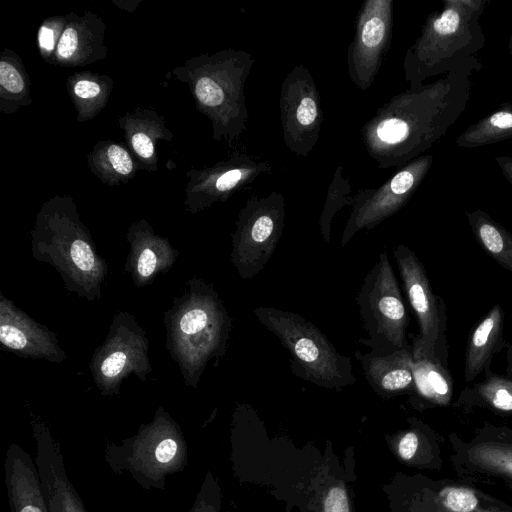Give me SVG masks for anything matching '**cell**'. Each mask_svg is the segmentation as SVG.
I'll list each match as a JSON object with an SVG mask.
<instances>
[{
	"mask_svg": "<svg viewBox=\"0 0 512 512\" xmlns=\"http://www.w3.org/2000/svg\"><path fill=\"white\" fill-rule=\"evenodd\" d=\"M127 240L130 250L125 271L139 287L150 284L156 276L167 272L179 254L166 238L155 235L145 222L133 225L127 233Z\"/></svg>",
	"mask_w": 512,
	"mask_h": 512,
	"instance_id": "ac0fdd59",
	"label": "cell"
},
{
	"mask_svg": "<svg viewBox=\"0 0 512 512\" xmlns=\"http://www.w3.org/2000/svg\"><path fill=\"white\" fill-rule=\"evenodd\" d=\"M448 442L449 459L459 479L512 481V427L484 422L469 439L451 432Z\"/></svg>",
	"mask_w": 512,
	"mask_h": 512,
	"instance_id": "8fae6325",
	"label": "cell"
},
{
	"mask_svg": "<svg viewBox=\"0 0 512 512\" xmlns=\"http://www.w3.org/2000/svg\"><path fill=\"white\" fill-rule=\"evenodd\" d=\"M507 377L512 380V339L507 350Z\"/></svg>",
	"mask_w": 512,
	"mask_h": 512,
	"instance_id": "8d00e7d4",
	"label": "cell"
},
{
	"mask_svg": "<svg viewBox=\"0 0 512 512\" xmlns=\"http://www.w3.org/2000/svg\"><path fill=\"white\" fill-rule=\"evenodd\" d=\"M0 343L20 357L61 363L66 353L54 332L36 322L10 299L0 294Z\"/></svg>",
	"mask_w": 512,
	"mask_h": 512,
	"instance_id": "2e32d148",
	"label": "cell"
},
{
	"mask_svg": "<svg viewBox=\"0 0 512 512\" xmlns=\"http://www.w3.org/2000/svg\"><path fill=\"white\" fill-rule=\"evenodd\" d=\"M148 339L134 315L120 311L113 316L104 342L90 361L94 382L102 396H114L122 382L135 374L141 381L152 372Z\"/></svg>",
	"mask_w": 512,
	"mask_h": 512,
	"instance_id": "9c48e42d",
	"label": "cell"
},
{
	"mask_svg": "<svg viewBox=\"0 0 512 512\" xmlns=\"http://www.w3.org/2000/svg\"><path fill=\"white\" fill-rule=\"evenodd\" d=\"M392 0H367L358 13L347 51L349 79L362 91L373 84L392 36Z\"/></svg>",
	"mask_w": 512,
	"mask_h": 512,
	"instance_id": "5bb4252c",
	"label": "cell"
},
{
	"mask_svg": "<svg viewBox=\"0 0 512 512\" xmlns=\"http://www.w3.org/2000/svg\"><path fill=\"white\" fill-rule=\"evenodd\" d=\"M271 171L270 164L258 156L236 151L205 174L200 189L198 208L225 201L233 193L252 184L262 174Z\"/></svg>",
	"mask_w": 512,
	"mask_h": 512,
	"instance_id": "d6986e66",
	"label": "cell"
},
{
	"mask_svg": "<svg viewBox=\"0 0 512 512\" xmlns=\"http://www.w3.org/2000/svg\"><path fill=\"white\" fill-rule=\"evenodd\" d=\"M368 384L380 394H398L414 390V358L404 348L388 354L355 352Z\"/></svg>",
	"mask_w": 512,
	"mask_h": 512,
	"instance_id": "44dd1931",
	"label": "cell"
},
{
	"mask_svg": "<svg viewBox=\"0 0 512 512\" xmlns=\"http://www.w3.org/2000/svg\"><path fill=\"white\" fill-rule=\"evenodd\" d=\"M455 406L466 411L484 409L512 418V380L487 369L482 382L461 391Z\"/></svg>",
	"mask_w": 512,
	"mask_h": 512,
	"instance_id": "603a6c76",
	"label": "cell"
},
{
	"mask_svg": "<svg viewBox=\"0 0 512 512\" xmlns=\"http://www.w3.org/2000/svg\"><path fill=\"white\" fill-rule=\"evenodd\" d=\"M132 147L143 159H149L154 153V146L151 139L144 133L138 132L132 136Z\"/></svg>",
	"mask_w": 512,
	"mask_h": 512,
	"instance_id": "4dcf8cb0",
	"label": "cell"
},
{
	"mask_svg": "<svg viewBox=\"0 0 512 512\" xmlns=\"http://www.w3.org/2000/svg\"><path fill=\"white\" fill-rule=\"evenodd\" d=\"M39 46L42 50L50 52L55 47V31L49 26L43 25L38 34Z\"/></svg>",
	"mask_w": 512,
	"mask_h": 512,
	"instance_id": "e575fe53",
	"label": "cell"
},
{
	"mask_svg": "<svg viewBox=\"0 0 512 512\" xmlns=\"http://www.w3.org/2000/svg\"><path fill=\"white\" fill-rule=\"evenodd\" d=\"M0 84L11 94H18L24 90V80L19 71L10 63H0Z\"/></svg>",
	"mask_w": 512,
	"mask_h": 512,
	"instance_id": "4316f807",
	"label": "cell"
},
{
	"mask_svg": "<svg viewBox=\"0 0 512 512\" xmlns=\"http://www.w3.org/2000/svg\"><path fill=\"white\" fill-rule=\"evenodd\" d=\"M432 91L411 88L381 106L361 128L368 155L378 168L402 166L427 147Z\"/></svg>",
	"mask_w": 512,
	"mask_h": 512,
	"instance_id": "277c9868",
	"label": "cell"
},
{
	"mask_svg": "<svg viewBox=\"0 0 512 512\" xmlns=\"http://www.w3.org/2000/svg\"><path fill=\"white\" fill-rule=\"evenodd\" d=\"M285 199L276 191L251 196L240 210L232 233L231 262L242 279L264 269L285 227Z\"/></svg>",
	"mask_w": 512,
	"mask_h": 512,
	"instance_id": "ba28073f",
	"label": "cell"
},
{
	"mask_svg": "<svg viewBox=\"0 0 512 512\" xmlns=\"http://www.w3.org/2000/svg\"><path fill=\"white\" fill-rule=\"evenodd\" d=\"M104 459L111 470L127 471L143 489L163 490L169 475L188 464V448L179 424L162 407L153 419L120 444L106 442Z\"/></svg>",
	"mask_w": 512,
	"mask_h": 512,
	"instance_id": "3957f363",
	"label": "cell"
},
{
	"mask_svg": "<svg viewBox=\"0 0 512 512\" xmlns=\"http://www.w3.org/2000/svg\"><path fill=\"white\" fill-rule=\"evenodd\" d=\"M414 390L417 396L433 406H447L453 396L450 372L437 356L414 359Z\"/></svg>",
	"mask_w": 512,
	"mask_h": 512,
	"instance_id": "cb8c5ba5",
	"label": "cell"
},
{
	"mask_svg": "<svg viewBox=\"0 0 512 512\" xmlns=\"http://www.w3.org/2000/svg\"><path fill=\"white\" fill-rule=\"evenodd\" d=\"M500 165L507 175V178L512 182V161H507V159H499Z\"/></svg>",
	"mask_w": 512,
	"mask_h": 512,
	"instance_id": "d590c367",
	"label": "cell"
},
{
	"mask_svg": "<svg viewBox=\"0 0 512 512\" xmlns=\"http://www.w3.org/2000/svg\"><path fill=\"white\" fill-rule=\"evenodd\" d=\"M100 86L92 80L82 79L75 83L74 93L81 99H91L100 94Z\"/></svg>",
	"mask_w": 512,
	"mask_h": 512,
	"instance_id": "d6a6232c",
	"label": "cell"
},
{
	"mask_svg": "<svg viewBox=\"0 0 512 512\" xmlns=\"http://www.w3.org/2000/svg\"><path fill=\"white\" fill-rule=\"evenodd\" d=\"M350 193V179L343 175V167L341 164H338L329 185L324 206L319 217L321 236L326 244H328L331 239V226L334 215L345 206H352L353 199Z\"/></svg>",
	"mask_w": 512,
	"mask_h": 512,
	"instance_id": "484cf974",
	"label": "cell"
},
{
	"mask_svg": "<svg viewBox=\"0 0 512 512\" xmlns=\"http://www.w3.org/2000/svg\"><path fill=\"white\" fill-rule=\"evenodd\" d=\"M210 484L208 480L204 482L198 493L191 509L187 512H215L214 506L210 501Z\"/></svg>",
	"mask_w": 512,
	"mask_h": 512,
	"instance_id": "1f68e13d",
	"label": "cell"
},
{
	"mask_svg": "<svg viewBox=\"0 0 512 512\" xmlns=\"http://www.w3.org/2000/svg\"><path fill=\"white\" fill-rule=\"evenodd\" d=\"M255 64L244 50L228 49L207 59L195 82V95L213 121L214 137L229 142L246 130L249 114L245 83Z\"/></svg>",
	"mask_w": 512,
	"mask_h": 512,
	"instance_id": "8992f818",
	"label": "cell"
},
{
	"mask_svg": "<svg viewBox=\"0 0 512 512\" xmlns=\"http://www.w3.org/2000/svg\"><path fill=\"white\" fill-rule=\"evenodd\" d=\"M4 474L11 512H49L36 463L20 445L8 446Z\"/></svg>",
	"mask_w": 512,
	"mask_h": 512,
	"instance_id": "ffe728a7",
	"label": "cell"
},
{
	"mask_svg": "<svg viewBox=\"0 0 512 512\" xmlns=\"http://www.w3.org/2000/svg\"><path fill=\"white\" fill-rule=\"evenodd\" d=\"M31 235L32 256L58 271L66 291L88 301L101 298L108 267L75 211L44 209Z\"/></svg>",
	"mask_w": 512,
	"mask_h": 512,
	"instance_id": "7a4b0ae2",
	"label": "cell"
},
{
	"mask_svg": "<svg viewBox=\"0 0 512 512\" xmlns=\"http://www.w3.org/2000/svg\"><path fill=\"white\" fill-rule=\"evenodd\" d=\"M107 157L112 168L120 175H129L133 162L128 152L121 146L112 144L107 150Z\"/></svg>",
	"mask_w": 512,
	"mask_h": 512,
	"instance_id": "83f0119b",
	"label": "cell"
},
{
	"mask_svg": "<svg viewBox=\"0 0 512 512\" xmlns=\"http://www.w3.org/2000/svg\"><path fill=\"white\" fill-rule=\"evenodd\" d=\"M423 512H512V506L462 479L427 480Z\"/></svg>",
	"mask_w": 512,
	"mask_h": 512,
	"instance_id": "e0dca14e",
	"label": "cell"
},
{
	"mask_svg": "<svg viewBox=\"0 0 512 512\" xmlns=\"http://www.w3.org/2000/svg\"><path fill=\"white\" fill-rule=\"evenodd\" d=\"M504 484L506 485V487L512 491V481H507V482H504Z\"/></svg>",
	"mask_w": 512,
	"mask_h": 512,
	"instance_id": "74e56055",
	"label": "cell"
},
{
	"mask_svg": "<svg viewBox=\"0 0 512 512\" xmlns=\"http://www.w3.org/2000/svg\"><path fill=\"white\" fill-rule=\"evenodd\" d=\"M490 126L498 130L512 129V113L509 111H500L494 113L488 118Z\"/></svg>",
	"mask_w": 512,
	"mask_h": 512,
	"instance_id": "836d02e7",
	"label": "cell"
},
{
	"mask_svg": "<svg viewBox=\"0 0 512 512\" xmlns=\"http://www.w3.org/2000/svg\"><path fill=\"white\" fill-rule=\"evenodd\" d=\"M356 304L367 337L361 341L370 352L388 354L408 348V316L399 283L383 251L366 274Z\"/></svg>",
	"mask_w": 512,
	"mask_h": 512,
	"instance_id": "52a82bcc",
	"label": "cell"
},
{
	"mask_svg": "<svg viewBox=\"0 0 512 512\" xmlns=\"http://www.w3.org/2000/svg\"><path fill=\"white\" fill-rule=\"evenodd\" d=\"M420 431L410 430L406 432L399 441L398 452L403 460L409 461L414 458L420 447Z\"/></svg>",
	"mask_w": 512,
	"mask_h": 512,
	"instance_id": "f1b7e54d",
	"label": "cell"
},
{
	"mask_svg": "<svg viewBox=\"0 0 512 512\" xmlns=\"http://www.w3.org/2000/svg\"><path fill=\"white\" fill-rule=\"evenodd\" d=\"M279 108L284 144L295 155L307 157L318 142L324 112L314 78L303 64L283 79Z\"/></svg>",
	"mask_w": 512,
	"mask_h": 512,
	"instance_id": "7c38bea8",
	"label": "cell"
},
{
	"mask_svg": "<svg viewBox=\"0 0 512 512\" xmlns=\"http://www.w3.org/2000/svg\"><path fill=\"white\" fill-rule=\"evenodd\" d=\"M36 443L35 463L42 492L49 512H89L70 482L60 443L52 436L50 427L38 417L31 421Z\"/></svg>",
	"mask_w": 512,
	"mask_h": 512,
	"instance_id": "9a60e30c",
	"label": "cell"
},
{
	"mask_svg": "<svg viewBox=\"0 0 512 512\" xmlns=\"http://www.w3.org/2000/svg\"><path fill=\"white\" fill-rule=\"evenodd\" d=\"M393 254L419 325V334L411 349L413 358L435 355L447 365L445 305L434 295L425 267L409 247L398 244Z\"/></svg>",
	"mask_w": 512,
	"mask_h": 512,
	"instance_id": "30bf717a",
	"label": "cell"
},
{
	"mask_svg": "<svg viewBox=\"0 0 512 512\" xmlns=\"http://www.w3.org/2000/svg\"><path fill=\"white\" fill-rule=\"evenodd\" d=\"M504 320V312L496 304L474 327L465 353V382L473 381L480 373L489 369L493 355L501 350L504 344Z\"/></svg>",
	"mask_w": 512,
	"mask_h": 512,
	"instance_id": "7402d4cb",
	"label": "cell"
},
{
	"mask_svg": "<svg viewBox=\"0 0 512 512\" xmlns=\"http://www.w3.org/2000/svg\"><path fill=\"white\" fill-rule=\"evenodd\" d=\"M431 159V156L418 158L409 162L380 187L358 190L352 196L351 212L340 246L345 247L359 231L372 229L398 212L420 184Z\"/></svg>",
	"mask_w": 512,
	"mask_h": 512,
	"instance_id": "4fadbf2b",
	"label": "cell"
},
{
	"mask_svg": "<svg viewBox=\"0 0 512 512\" xmlns=\"http://www.w3.org/2000/svg\"><path fill=\"white\" fill-rule=\"evenodd\" d=\"M324 512H349L348 498L343 487H333L324 501Z\"/></svg>",
	"mask_w": 512,
	"mask_h": 512,
	"instance_id": "f546056e",
	"label": "cell"
},
{
	"mask_svg": "<svg viewBox=\"0 0 512 512\" xmlns=\"http://www.w3.org/2000/svg\"><path fill=\"white\" fill-rule=\"evenodd\" d=\"M253 313L287 349L292 372L298 378L328 389H342L356 383L350 358L340 354L312 322L274 307H256Z\"/></svg>",
	"mask_w": 512,
	"mask_h": 512,
	"instance_id": "5b68a950",
	"label": "cell"
},
{
	"mask_svg": "<svg viewBox=\"0 0 512 512\" xmlns=\"http://www.w3.org/2000/svg\"><path fill=\"white\" fill-rule=\"evenodd\" d=\"M166 349L185 383L196 388L212 359L226 352L232 319L214 286L194 277L164 314Z\"/></svg>",
	"mask_w": 512,
	"mask_h": 512,
	"instance_id": "6da1fadb",
	"label": "cell"
},
{
	"mask_svg": "<svg viewBox=\"0 0 512 512\" xmlns=\"http://www.w3.org/2000/svg\"><path fill=\"white\" fill-rule=\"evenodd\" d=\"M468 221L484 250L512 272V235L482 211L469 213Z\"/></svg>",
	"mask_w": 512,
	"mask_h": 512,
	"instance_id": "d4e9b609",
	"label": "cell"
}]
</instances>
